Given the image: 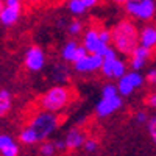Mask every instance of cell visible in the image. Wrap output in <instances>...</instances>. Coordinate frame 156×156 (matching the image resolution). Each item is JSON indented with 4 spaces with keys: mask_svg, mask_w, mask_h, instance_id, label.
<instances>
[{
    "mask_svg": "<svg viewBox=\"0 0 156 156\" xmlns=\"http://www.w3.org/2000/svg\"><path fill=\"white\" fill-rule=\"evenodd\" d=\"M101 64H103V59L98 55H89L87 53V56L73 62L72 66H73V70L76 73H92V72L101 69Z\"/></svg>",
    "mask_w": 156,
    "mask_h": 156,
    "instance_id": "11",
    "label": "cell"
},
{
    "mask_svg": "<svg viewBox=\"0 0 156 156\" xmlns=\"http://www.w3.org/2000/svg\"><path fill=\"white\" fill-rule=\"evenodd\" d=\"M53 144H55V148H56V151L66 150V144H64V140H62V139H58V140H55Z\"/></svg>",
    "mask_w": 156,
    "mask_h": 156,
    "instance_id": "31",
    "label": "cell"
},
{
    "mask_svg": "<svg viewBox=\"0 0 156 156\" xmlns=\"http://www.w3.org/2000/svg\"><path fill=\"white\" fill-rule=\"evenodd\" d=\"M147 105H148L150 108H156V92H153V94L148 95V98H147Z\"/></svg>",
    "mask_w": 156,
    "mask_h": 156,
    "instance_id": "30",
    "label": "cell"
},
{
    "mask_svg": "<svg viewBox=\"0 0 156 156\" xmlns=\"http://www.w3.org/2000/svg\"><path fill=\"white\" fill-rule=\"evenodd\" d=\"M11 106H12V95H11V92L6 90V89H2L0 90V117L8 114Z\"/></svg>",
    "mask_w": 156,
    "mask_h": 156,
    "instance_id": "17",
    "label": "cell"
},
{
    "mask_svg": "<svg viewBox=\"0 0 156 156\" xmlns=\"http://www.w3.org/2000/svg\"><path fill=\"white\" fill-rule=\"evenodd\" d=\"M2 8H3V2L0 0V11H2Z\"/></svg>",
    "mask_w": 156,
    "mask_h": 156,
    "instance_id": "32",
    "label": "cell"
},
{
    "mask_svg": "<svg viewBox=\"0 0 156 156\" xmlns=\"http://www.w3.org/2000/svg\"><path fill=\"white\" fill-rule=\"evenodd\" d=\"M53 80L56 83H59V86H62L69 80V69L62 64H58V66L53 67Z\"/></svg>",
    "mask_w": 156,
    "mask_h": 156,
    "instance_id": "19",
    "label": "cell"
},
{
    "mask_svg": "<svg viewBox=\"0 0 156 156\" xmlns=\"http://www.w3.org/2000/svg\"><path fill=\"white\" fill-rule=\"evenodd\" d=\"M0 154H2V156H17L19 154V145H17V142H14V144H11L9 147H6Z\"/></svg>",
    "mask_w": 156,
    "mask_h": 156,
    "instance_id": "25",
    "label": "cell"
},
{
    "mask_svg": "<svg viewBox=\"0 0 156 156\" xmlns=\"http://www.w3.org/2000/svg\"><path fill=\"white\" fill-rule=\"evenodd\" d=\"M59 117L53 112L47 111H37L28 122V128L33 129V133L36 134L39 142H45L50 134L55 133V129L58 128Z\"/></svg>",
    "mask_w": 156,
    "mask_h": 156,
    "instance_id": "3",
    "label": "cell"
},
{
    "mask_svg": "<svg viewBox=\"0 0 156 156\" xmlns=\"http://www.w3.org/2000/svg\"><path fill=\"white\" fill-rule=\"evenodd\" d=\"M19 140H20V144H23V145H34V144H37V142H39L37 137H36V134L33 133V129H30L28 126H25V128L20 129Z\"/></svg>",
    "mask_w": 156,
    "mask_h": 156,
    "instance_id": "18",
    "label": "cell"
},
{
    "mask_svg": "<svg viewBox=\"0 0 156 156\" xmlns=\"http://www.w3.org/2000/svg\"><path fill=\"white\" fill-rule=\"evenodd\" d=\"M122 108V97L115 95L112 98H100L95 105V112L98 117H109Z\"/></svg>",
    "mask_w": 156,
    "mask_h": 156,
    "instance_id": "12",
    "label": "cell"
},
{
    "mask_svg": "<svg viewBox=\"0 0 156 156\" xmlns=\"http://www.w3.org/2000/svg\"><path fill=\"white\" fill-rule=\"evenodd\" d=\"M22 12V2L20 0H5L3 8L0 11V23L5 27L16 25Z\"/></svg>",
    "mask_w": 156,
    "mask_h": 156,
    "instance_id": "7",
    "label": "cell"
},
{
    "mask_svg": "<svg viewBox=\"0 0 156 156\" xmlns=\"http://www.w3.org/2000/svg\"><path fill=\"white\" fill-rule=\"evenodd\" d=\"M39 151H41L42 156H53L56 153V148H55L53 142L45 140V142H42V144H41V147H39Z\"/></svg>",
    "mask_w": 156,
    "mask_h": 156,
    "instance_id": "21",
    "label": "cell"
},
{
    "mask_svg": "<svg viewBox=\"0 0 156 156\" xmlns=\"http://www.w3.org/2000/svg\"><path fill=\"white\" fill-rule=\"evenodd\" d=\"M72 100V90L66 86H53L48 90L42 94V97L39 98V105H41L42 111L47 112H59L66 108Z\"/></svg>",
    "mask_w": 156,
    "mask_h": 156,
    "instance_id": "2",
    "label": "cell"
},
{
    "mask_svg": "<svg viewBox=\"0 0 156 156\" xmlns=\"http://www.w3.org/2000/svg\"><path fill=\"white\" fill-rule=\"evenodd\" d=\"M115 95H119L117 92V86L112 84V83H108L101 87V98H112Z\"/></svg>",
    "mask_w": 156,
    "mask_h": 156,
    "instance_id": "20",
    "label": "cell"
},
{
    "mask_svg": "<svg viewBox=\"0 0 156 156\" xmlns=\"http://www.w3.org/2000/svg\"><path fill=\"white\" fill-rule=\"evenodd\" d=\"M147 129H148V133H150L151 140L154 142V145H156V115H153V117H150V119H148Z\"/></svg>",
    "mask_w": 156,
    "mask_h": 156,
    "instance_id": "23",
    "label": "cell"
},
{
    "mask_svg": "<svg viewBox=\"0 0 156 156\" xmlns=\"http://www.w3.org/2000/svg\"><path fill=\"white\" fill-rule=\"evenodd\" d=\"M123 8L137 20H151L156 14V2L153 0H126Z\"/></svg>",
    "mask_w": 156,
    "mask_h": 156,
    "instance_id": "4",
    "label": "cell"
},
{
    "mask_svg": "<svg viewBox=\"0 0 156 156\" xmlns=\"http://www.w3.org/2000/svg\"><path fill=\"white\" fill-rule=\"evenodd\" d=\"M84 140H86V137L80 128H70L66 137H64V144H66V148H69V150H76L84 145Z\"/></svg>",
    "mask_w": 156,
    "mask_h": 156,
    "instance_id": "15",
    "label": "cell"
},
{
    "mask_svg": "<svg viewBox=\"0 0 156 156\" xmlns=\"http://www.w3.org/2000/svg\"><path fill=\"white\" fill-rule=\"evenodd\" d=\"M45 53L39 45H31L27 48L23 56V64L30 72H41L45 66Z\"/></svg>",
    "mask_w": 156,
    "mask_h": 156,
    "instance_id": "8",
    "label": "cell"
},
{
    "mask_svg": "<svg viewBox=\"0 0 156 156\" xmlns=\"http://www.w3.org/2000/svg\"><path fill=\"white\" fill-rule=\"evenodd\" d=\"M98 34H100V41L103 44L109 45L111 42V30H106V28H98Z\"/></svg>",
    "mask_w": 156,
    "mask_h": 156,
    "instance_id": "27",
    "label": "cell"
},
{
    "mask_svg": "<svg viewBox=\"0 0 156 156\" xmlns=\"http://www.w3.org/2000/svg\"><path fill=\"white\" fill-rule=\"evenodd\" d=\"M97 5H98L97 0H70V2H67V9L73 16H81L89 8Z\"/></svg>",
    "mask_w": 156,
    "mask_h": 156,
    "instance_id": "16",
    "label": "cell"
},
{
    "mask_svg": "<svg viewBox=\"0 0 156 156\" xmlns=\"http://www.w3.org/2000/svg\"><path fill=\"white\" fill-rule=\"evenodd\" d=\"M144 75L140 72H126L120 80H117V92H119L120 97H128L131 95L136 89H139L142 84H144Z\"/></svg>",
    "mask_w": 156,
    "mask_h": 156,
    "instance_id": "5",
    "label": "cell"
},
{
    "mask_svg": "<svg viewBox=\"0 0 156 156\" xmlns=\"http://www.w3.org/2000/svg\"><path fill=\"white\" fill-rule=\"evenodd\" d=\"M83 148H84L87 153H94V151H97L98 144H97V140H95V139H86V140H84Z\"/></svg>",
    "mask_w": 156,
    "mask_h": 156,
    "instance_id": "26",
    "label": "cell"
},
{
    "mask_svg": "<svg viewBox=\"0 0 156 156\" xmlns=\"http://www.w3.org/2000/svg\"><path fill=\"white\" fill-rule=\"evenodd\" d=\"M86 51L89 55H98L101 58V55L105 53V50L109 47L106 44H103L100 41V34H98V28L92 27V28H87L86 33L83 34V44H81Z\"/></svg>",
    "mask_w": 156,
    "mask_h": 156,
    "instance_id": "6",
    "label": "cell"
},
{
    "mask_svg": "<svg viewBox=\"0 0 156 156\" xmlns=\"http://www.w3.org/2000/svg\"><path fill=\"white\" fill-rule=\"evenodd\" d=\"M139 45L147 50H153L156 47V27L154 25H145L139 31Z\"/></svg>",
    "mask_w": 156,
    "mask_h": 156,
    "instance_id": "14",
    "label": "cell"
},
{
    "mask_svg": "<svg viewBox=\"0 0 156 156\" xmlns=\"http://www.w3.org/2000/svg\"><path fill=\"white\" fill-rule=\"evenodd\" d=\"M129 56H131V59H129V67H131V70L133 72H140L145 67L148 58L151 56V50H147L144 47L137 45Z\"/></svg>",
    "mask_w": 156,
    "mask_h": 156,
    "instance_id": "13",
    "label": "cell"
},
{
    "mask_svg": "<svg viewBox=\"0 0 156 156\" xmlns=\"http://www.w3.org/2000/svg\"><path fill=\"white\" fill-rule=\"evenodd\" d=\"M67 31L69 34L72 36H76V34H81L83 33V23L80 20H72L69 23V27H67Z\"/></svg>",
    "mask_w": 156,
    "mask_h": 156,
    "instance_id": "22",
    "label": "cell"
},
{
    "mask_svg": "<svg viewBox=\"0 0 156 156\" xmlns=\"http://www.w3.org/2000/svg\"><path fill=\"white\" fill-rule=\"evenodd\" d=\"M145 80L150 83V84H156V69H150L145 75Z\"/></svg>",
    "mask_w": 156,
    "mask_h": 156,
    "instance_id": "29",
    "label": "cell"
},
{
    "mask_svg": "<svg viewBox=\"0 0 156 156\" xmlns=\"http://www.w3.org/2000/svg\"><path fill=\"white\" fill-rule=\"evenodd\" d=\"M134 119H136V122H137V123H147L150 117H148V114H147L145 111H139V112L136 114Z\"/></svg>",
    "mask_w": 156,
    "mask_h": 156,
    "instance_id": "28",
    "label": "cell"
},
{
    "mask_svg": "<svg viewBox=\"0 0 156 156\" xmlns=\"http://www.w3.org/2000/svg\"><path fill=\"white\" fill-rule=\"evenodd\" d=\"M100 72L106 78H109V80H112V78L120 80V78L128 72L126 70V62L120 58H115V59H111V61H103Z\"/></svg>",
    "mask_w": 156,
    "mask_h": 156,
    "instance_id": "10",
    "label": "cell"
},
{
    "mask_svg": "<svg viewBox=\"0 0 156 156\" xmlns=\"http://www.w3.org/2000/svg\"><path fill=\"white\" fill-rule=\"evenodd\" d=\"M14 139H12L9 134H6V133H2L0 134V153H2L6 147H9L11 144H14Z\"/></svg>",
    "mask_w": 156,
    "mask_h": 156,
    "instance_id": "24",
    "label": "cell"
},
{
    "mask_svg": "<svg viewBox=\"0 0 156 156\" xmlns=\"http://www.w3.org/2000/svg\"><path fill=\"white\" fill-rule=\"evenodd\" d=\"M84 56H87L86 48L83 45H80L76 41H67L61 48V58H62L64 62L73 64L76 61L83 59Z\"/></svg>",
    "mask_w": 156,
    "mask_h": 156,
    "instance_id": "9",
    "label": "cell"
},
{
    "mask_svg": "<svg viewBox=\"0 0 156 156\" xmlns=\"http://www.w3.org/2000/svg\"><path fill=\"white\" fill-rule=\"evenodd\" d=\"M111 42L117 53L131 55L139 45V31L136 25L129 20H120L111 31Z\"/></svg>",
    "mask_w": 156,
    "mask_h": 156,
    "instance_id": "1",
    "label": "cell"
}]
</instances>
